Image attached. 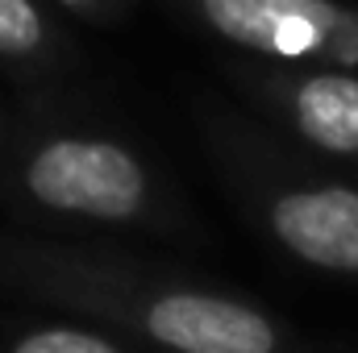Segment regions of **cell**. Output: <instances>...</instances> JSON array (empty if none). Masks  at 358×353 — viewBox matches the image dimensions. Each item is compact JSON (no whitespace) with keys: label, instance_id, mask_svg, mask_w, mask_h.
<instances>
[{"label":"cell","instance_id":"cell-1","mask_svg":"<svg viewBox=\"0 0 358 353\" xmlns=\"http://www.w3.org/2000/svg\"><path fill=\"white\" fill-rule=\"evenodd\" d=\"M0 287L159 353H317L259 299L117 246L0 233Z\"/></svg>","mask_w":358,"mask_h":353},{"label":"cell","instance_id":"cell-2","mask_svg":"<svg viewBox=\"0 0 358 353\" xmlns=\"http://www.w3.org/2000/svg\"><path fill=\"white\" fill-rule=\"evenodd\" d=\"M0 204L25 220L208 241L176 179L138 142L96 125H13L0 137Z\"/></svg>","mask_w":358,"mask_h":353},{"label":"cell","instance_id":"cell-3","mask_svg":"<svg viewBox=\"0 0 358 353\" xmlns=\"http://www.w3.org/2000/svg\"><path fill=\"white\" fill-rule=\"evenodd\" d=\"M196 129L208 163L283 258L358 287V183L321 167L283 129L255 121L213 96L196 100Z\"/></svg>","mask_w":358,"mask_h":353},{"label":"cell","instance_id":"cell-4","mask_svg":"<svg viewBox=\"0 0 358 353\" xmlns=\"http://www.w3.org/2000/svg\"><path fill=\"white\" fill-rule=\"evenodd\" d=\"M217 46L271 63L358 71V8L342 0H163Z\"/></svg>","mask_w":358,"mask_h":353},{"label":"cell","instance_id":"cell-5","mask_svg":"<svg viewBox=\"0 0 358 353\" xmlns=\"http://www.w3.org/2000/svg\"><path fill=\"white\" fill-rule=\"evenodd\" d=\"M225 80L292 142L358 171V71L229 54Z\"/></svg>","mask_w":358,"mask_h":353},{"label":"cell","instance_id":"cell-6","mask_svg":"<svg viewBox=\"0 0 358 353\" xmlns=\"http://www.w3.org/2000/svg\"><path fill=\"white\" fill-rule=\"evenodd\" d=\"M0 63L29 88H50L76 71L80 54L46 0H0Z\"/></svg>","mask_w":358,"mask_h":353},{"label":"cell","instance_id":"cell-7","mask_svg":"<svg viewBox=\"0 0 358 353\" xmlns=\"http://www.w3.org/2000/svg\"><path fill=\"white\" fill-rule=\"evenodd\" d=\"M0 353H159L104 324H25L0 337Z\"/></svg>","mask_w":358,"mask_h":353},{"label":"cell","instance_id":"cell-8","mask_svg":"<svg viewBox=\"0 0 358 353\" xmlns=\"http://www.w3.org/2000/svg\"><path fill=\"white\" fill-rule=\"evenodd\" d=\"M50 4L88 25H121L134 8V0H50Z\"/></svg>","mask_w":358,"mask_h":353},{"label":"cell","instance_id":"cell-9","mask_svg":"<svg viewBox=\"0 0 358 353\" xmlns=\"http://www.w3.org/2000/svg\"><path fill=\"white\" fill-rule=\"evenodd\" d=\"M8 129H13V125H8V117H4V112H0V137H4V133H8Z\"/></svg>","mask_w":358,"mask_h":353}]
</instances>
